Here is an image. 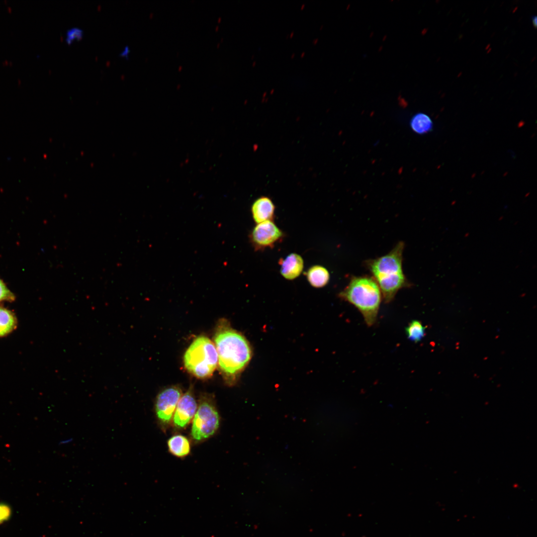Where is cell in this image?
<instances>
[{"label":"cell","mask_w":537,"mask_h":537,"mask_svg":"<svg viewBox=\"0 0 537 537\" xmlns=\"http://www.w3.org/2000/svg\"><path fill=\"white\" fill-rule=\"evenodd\" d=\"M282 231L272 221L257 224L250 235L251 242L256 250L273 247L283 237Z\"/></svg>","instance_id":"7"},{"label":"cell","mask_w":537,"mask_h":537,"mask_svg":"<svg viewBox=\"0 0 537 537\" xmlns=\"http://www.w3.org/2000/svg\"><path fill=\"white\" fill-rule=\"evenodd\" d=\"M306 278L310 285L316 288L325 286L330 279V273L325 267L315 265L310 267L306 273Z\"/></svg>","instance_id":"12"},{"label":"cell","mask_w":537,"mask_h":537,"mask_svg":"<svg viewBox=\"0 0 537 537\" xmlns=\"http://www.w3.org/2000/svg\"><path fill=\"white\" fill-rule=\"evenodd\" d=\"M214 341L220 369L227 384L234 385L251 359L252 352L250 344L224 319L218 324Z\"/></svg>","instance_id":"1"},{"label":"cell","mask_w":537,"mask_h":537,"mask_svg":"<svg viewBox=\"0 0 537 537\" xmlns=\"http://www.w3.org/2000/svg\"><path fill=\"white\" fill-rule=\"evenodd\" d=\"M197 410L192 421L190 436L199 443L213 436L220 425V416L213 397L203 393L200 396Z\"/></svg>","instance_id":"5"},{"label":"cell","mask_w":537,"mask_h":537,"mask_svg":"<svg viewBox=\"0 0 537 537\" xmlns=\"http://www.w3.org/2000/svg\"><path fill=\"white\" fill-rule=\"evenodd\" d=\"M404 248V243L399 242L388 254L366 262L386 303L393 300L400 289L410 286L402 269Z\"/></svg>","instance_id":"2"},{"label":"cell","mask_w":537,"mask_h":537,"mask_svg":"<svg viewBox=\"0 0 537 537\" xmlns=\"http://www.w3.org/2000/svg\"><path fill=\"white\" fill-rule=\"evenodd\" d=\"M181 389L172 386L162 390L157 395L155 404L156 416L162 429L166 430L172 423L177 404L182 396Z\"/></svg>","instance_id":"6"},{"label":"cell","mask_w":537,"mask_h":537,"mask_svg":"<svg viewBox=\"0 0 537 537\" xmlns=\"http://www.w3.org/2000/svg\"><path fill=\"white\" fill-rule=\"evenodd\" d=\"M532 22L533 26L536 28L537 26V18L536 16H534L532 17Z\"/></svg>","instance_id":"20"},{"label":"cell","mask_w":537,"mask_h":537,"mask_svg":"<svg viewBox=\"0 0 537 537\" xmlns=\"http://www.w3.org/2000/svg\"><path fill=\"white\" fill-rule=\"evenodd\" d=\"M407 338L411 341L417 343L421 341L425 335V327L419 320L411 321L405 328Z\"/></svg>","instance_id":"15"},{"label":"cell","mask_w":537,"mask_h":537,"mask_svg":"<svg viewBox=\"0 0 537 537\" xmlns=\"http://www.w3.org/2000/svg\"><path fill=\"white\" fill-rule=\"evenodd\" d=\"M168 447L171 453L178 457H184L190 451L188 439L181 435H176L168 441Z\"/></svg>","instance_id":"11"},{"label":"cell","mask_w":537,"mask_h":537,"mask_svg":"<svg viewBox=\"0 0 537 537\" xmlns=\"http://www.w3.org/2000/svg\"><path fill=\"white\" fill-rule=\"evenodd\" d=\"M410 126L416 133L423 135L433 130V122L429 115L423 112H418L411 117Z\"/></svg>","instance_id":"13"},{"label":"cell","mask_w":537,"mask_h":537,"mask_svg":"<svg viewBox=\"0 0 537 537\" xmlns=\"http://www.w3.org/2000/svg\"><path fill=\"white\" fill-rule=\"evenodd\" d=\"M339 297L355 306L370 327L376 322L382 299L380 288L373 277L353 276Z\"/></svg>","instance_id":"3"},{"label":"cell","mask_w":537,"mask_h":537,"mask_svg":"<svg viewBox=\"0 0 537 537\" xmlns=\"http://www.w3.org/2000/svg\"><path fill=\"white\" fill-rule=\"evenodd\" d=\"M197 408L193 388L190 386L182 395L177 404L172 420L174 428L178 430L185 428L192 421Z\"/></svg>","instance_id":"8"},{"label":"cell","mask_w":537,"mask_h":537,"mask_svg":"<svg viewBox=\"0 0 537 537\" xmlns=\"http://www.w3.org/2000/svg\"><path fill=\"white\" fill-rule=\"evenodd\" d=\"M83 30L79 27H72L67 30L66 33L65 40L66 42L70 44L75 40H80L83 36Z\"/></svg>","instance_id":"16"},{"label":"cell","mask_w":537,"mask_h":537,"mask_svg":"<svg viewBox=\"0 0 537 537\" xmlns=\"http://www.w3.org/2000/svg\"><path fill=\"white\" fill-rule=\"evenodd\" d=\"M16 319L9 310L0 307V337L12 332L16 326Z\"/></svg>","instance_id":"14"},{"label":"cell","mask_w":537,"mask_h":537,"mask_svg":"<svg viewBox=\"0 0 537 537\" xmlns=\"http://www.w3.org/2000/svg\"><path fill=\"white\" fill-rule=\"evenodd\" d=\"M14 296L7 288L4 283L0 279V301H11L14 299Z\"/></svg>","instance_id":"18"},{"label":"cell","mask_w":537,"mask_h":537,"mask_svg":"<svg viewBox=\"0 0 537 537\" xmlns=\"http://www.w3.org/2000/svg\"><path fill=\"white\" fill-rule=\"evenodd\" d=\"M183 363L186 369L196 377H210L218 364L214 344L204 336L197 337L185 351Z\"/></svg>","instance_id":"4"},{"label":"cell","mask_w":537,"mask_h":537,"mask_svg":"<svg viewBox=\"0 0 537 537\" xmlns=\"http://www.w3.org/2000/svg\"><path fill=\"white\" fill-rule=\"evenodd\" d=\"M130 52V50L128 46L125 47L123 51H122L119 54L120 56L125 57L128 58V54Z\"/></svg>","instance_id":"19"},{"label":"cell","mask_w":537,"mask_h":537,"mask_svg":"<svg viewBox=\"0 0 537 537\" xmlns=\"http://www.w3.org/2000/svg\"><path fill=\"white\" fill-rule=\"evenodd\" d=\"M275 205L272 200L266 196L256 199L251 206V213L257 224L271 220L274 218Z\"/></svg>","instance_id":"9"},{"label":"cell","mask_w":537,"mask_h":537,"mask_svg":"<svg viewBox=\"0 0 537 537\" xmlns=\"http://www.w3.org/2000/svg\"><path fill=\"white\" fill-rule=\"evenodd\" d=\"M280 272L288 280H293L298 277L302 272L304 262L302 258L296 253H291L279 261Z\"/></svg>","instance_id":"10"},{"label":"cell","mask_w":537,"mask_h":537,"mask_svg":"<svg viewBox=\"0 0 537 537\" xmlns=\"http://www.w3.org/2000/svg\"><path fill=\"white\" fill-rule=\"evenodd\" d=\"M11 515L10 506L4 503H0V525L8 521Z\"/></svg>","instance_id":"17"}]
</instances>
